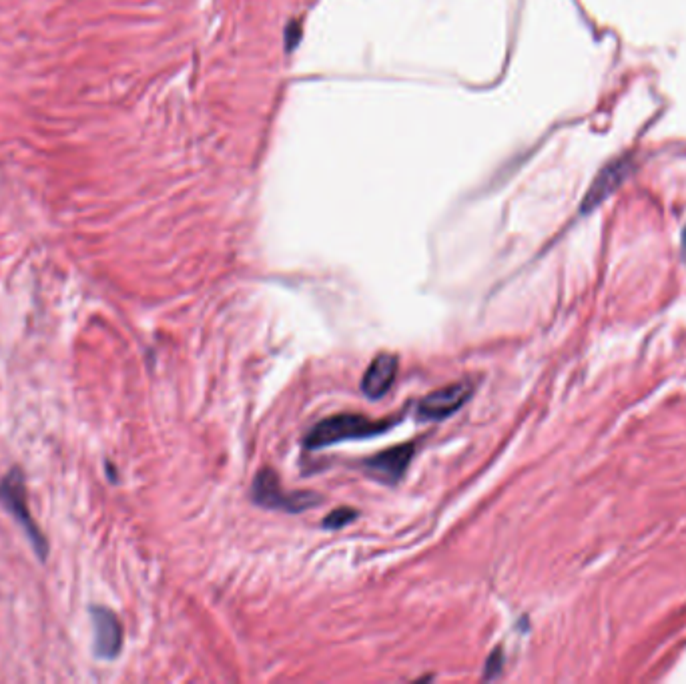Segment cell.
<instances>
[{"mask_svg": "<svg viewBox=\"0 0 686 684\" xmlns=\"http://www.w3.org/2000/svg\"><path fill=\"white\" fill-rule=\"evenodd\" d=\"M502 670V652L496 650L490 660L486 662V670H484V678H496Z\"/></svg>", "mask_w": 686, "mask_h": 684, "instance_id": "30bf717a", "label": "cell"}, {"mask_svg": "<svg viewBox=\"0 0 686 684\" xmlns=\"http://www.w3.org/2000/svg\"><path fill=\"white\" fill-rule=\"evenodd\" d=\"M398 368H400V364H398V358L394 354H380L378 358L372 360L370 368L364 374L362 392L370 400L384 398L396 382Z\"/></svg>", "mask_w": 686, "mask_h": 684, "instance_id": "52a82bcc", "label": "cell"}, {"mask_svg": "<svg viewBox=\"0 0 686 684\" xmlns=\"http://www.w3.org/2000/svg\"><path fill=\"white\" fill-rule=\"evenodd\" d=\"M358 518V512L352 510V508H337L333 510L325 520H323V526L329 528V530H337V528H343L346 524H350L352 520Z\"/></svg>", "mask_w": 686, "mask_h": 684, "instance_id": "9c48e42d", "label": "cell"}, {"mask_svg": "<svg viewBox=\"0 0 686 684\" xmlns=\"http://www.w3.org/2000/svg\"><path fill=\"white\" fill-rule=\"evenodd\" d=\"M95 628V654L103 660L115 658L123 648V626L115 612L103 606L91 608Z\"/></svg>", "mask_w": 686, "mask_h": 684, "instance_id": "8992f818", "label": "cell"}, {"mask_svg": "<svg viewBox=\"0 0 686 684\" xmlns=\"http://www.w3.org/2000/svg\"><path fill=\"white\" fill-rule=\"evenodd\" d=\"M0 502L5 504V508L25 528V532L29 534L39 558L45 560L49 554V544H47L43 532L39 530V526L35 524V520L31 516L27 488H25V480H23L21 470H11L5 480H0Z\"/></svg>", "mask_w": 686, "mask_h": 684, "instance_id": "7a4b0ae2", "label": "cell"}, {"mask_svg": "<svg viewBox=\"0 0 686 684\" xmlns=\"http://www.w3.org/2000/svg\"><path fill=\"white\" fill-rule=\"evenodd\" d=\"M472 384L470 382H458L446 388H440L436 392H432L430 396H426L420 404V418L424 420H446L452 414H456L470 398H472Z\"/></svg>", "mask_w": 686, "mask_h": 684, "instance_id": "277c9868", "label": "cell"}, {"mask_svg": "<svg viewBox=\"0 0 686 684\" xmlns=\"http://www.w3.org/2000/svg\"><path fill=\"white\" fill-rule=\"evenodd\" d=\"M682 251H684V257H686V229L682 233Z\"/></svg>", "mask_w": 686, "mask_h": 684, "instance_id": "8fae6325", "label": "cell"}, {"mask_svg": "<svg viewBox=\"0 0 686 684\" xmlns=\"http://www.w3.org/2000/svg\"><path fill=\"white\" fill-rule=\"evenodd\" d=\"M253 500L269 510H285V512H303L305 508L317 504L321 498L309 492H285L279 484V478L273 470L265 468L257 474L253 488H251Z\"/></svg>", "mask_w": 686, "mask_h": 684, "instance_id": "3957f363", "label": "cell"}, {"mask_svg": "<svg viewBox=\"0 0 686 684\" xmlns=\"http://www.w3.org/2000/svg\"><path fill=\"white\" fill-rule=\"evenodd\" d=\"M414 456H416V444L408 442V444H402V446H396L382 454L372 456L370 460L364 462V468L384 484H398L406 476Z\"/></svg>", "mask_w": 686, "mask_h": 684, "instance_id": "5b68a950", "label": "cell"}, {"mask_svg": "<svg viewBox=\"0 0 686 684\" xmlns=\"http://www.w3.org/2000/svg\"><path fill=\"white\" fill-rule=\"evenodd\" d=\"M394 424V420H370L360 414H337L317 422L305 436L303 444L309 450H321L339 442L380 436L388 432Z\"/></svg>", "mask_w": 686, "mask_h": 684, "instance_id": "6da1fadb", "label": "cell"}, {"mask_svg": "<svg viewBox=\"0 0 686 684\" xmlns=\"http://www.w3.org/2000/svg\"><path fill=\"white\" fill-rule=\"evenodd\" d=\"M628 167L630 163L626 159L622 161H614L608 167L602 169V173L596 177L594 185L590 187V191L586 193V199L582 203V213L592 211L594 207H598L606 197H610V193H614L618 189V185L626 179L628 175Z\"/></svg>", "mask_w": 686, "mask_h": 684, "instance_id": "ba28073f", "label": "cell"}]
</instances>
